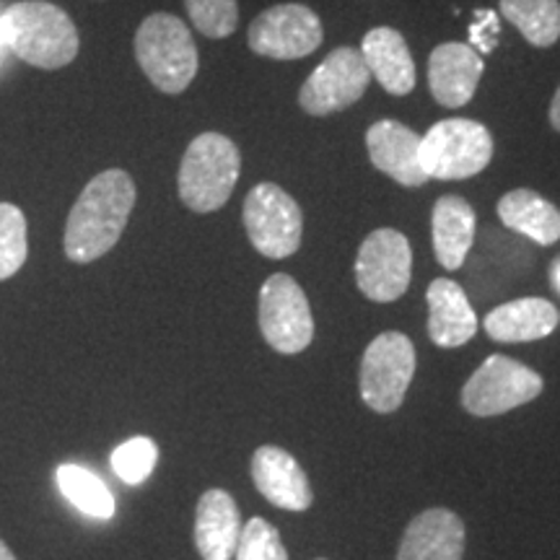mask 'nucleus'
I'll return each instance as SVG.
<instances>
[{
    "label": "nucleus",
    "mask_w": 560,
    "mask_h": 560,
    "mask_svg": "<svg viewBox=\"0 0 560 560\" xmlns=\"http://www.w3.org/2000/svg\"><path fill=\"white\" fill-rule=\"evenodd\" d=\"M136 208V182L125 170L96 174L68 213L62 249L70 262H94L120 242Z\"/></svg>",
    "instance_id": "nucleus-1"
},
{
    "label": "nucleus",
    "mask_w": 560,
    "mask_h": 560,
    "mask_svg": "<svg viewBox=\"0 0 560 560\" xmlns=\"http://www.w3.org/2000/svg\"><path fill=\"white\" fill-rule=\"evenodd\" d=\"M5 47L26 66L60 70L75 60L81 37L62 9L47 0H21L0 16Z\"/></svg>",
    "instance_id": "nucleus-2"
},
{
    "label": "nucleus",
    "mask_w": 560,
    "mask_h": 560,
    "mask_svg": "<svg viewBox=\"0 0 560 560\" xmlns=\"http://www.w3.org/2000/svg\"><path fill=\"white\" fill-rule=\"evenodd\" d=\"M242 172V153L221 132H202L182 156L177 190L192 213H215L234 195Z\"/></svg>",
    "instance_id": "nucleus-3"
},
{
    "label": "nucleus",
    "mask_w": 560,
    "mask_h": 560,
    "mask_svg": "<svg viewBox=\"0 0 560 560\" xmlns=\"http://www.w3.org/2000/svg\"><path fill=\"white\" fill-rule=\"evenodd\" d=\"M136 60L153 86L182 94L198 75V47L187 24L174 13H151L136 32Z\"/></svg>",
    "instance_id": "nucleus-4"
},
{
    "label": "nucleus",
    "mask_w": 560,
    "mask_h": 560,
    "mask_svg": "<svg viewBox=\"0 0 560 560\" xmlns=\"http://www.w3.org/2000/svg\"><path fill=\"white\" fill-rule=\"evenodd\" d=\"M493 159V138L482 122L450 117L420 138V166L429 179H470Z\"/></svg>",
    "instance_id": "nucleus-5"
},
{
    "label": "nucleus",
    "mask_w": 560,
    "mask_h": 560,
    "mask_svg": "<svg viewBox=\"0 0 560 560\" xmlns=\"http://www.w3.org/2000/svg\"><path fill=\"white\" fill-rule=\"evenodd\" d=\"M545 382L535 369L509 359L490 355L462 387V408L475 418H493L522 408L542 395Z\"/></svg>",
    "instance_id": "nucleus-6"
},
{
    "label": "nucleus",
    "mask_w": 560,
    "mask_h": 560,
    "mask_svg": "<svg viewBox=\"0 0 560 560\" xmlns=\"http://www.w3.org/2000/svg\"><path fill=\"white\" fill-rule=\"evenodd\" d=\"M416 374V346L402 332H382L369 342L361 359L359 389L374 412L400 410Z\"/></svg>",
    "instance_id": "nucleus-7"
},
{
    "label": "nucleus",
    "mask_w": 560,
    "mask_h": 560,
    "mask_svg": "<svg viewBox=\"0 0 560 560\" xmlns=\"http://www.w3.org/2000/svg\"><path fill=\"white\" fill-rule=\"evenodd\" d=\"M242 215L252 247L270 260H285L301 247L304 215L299 202L283 187L272 182L252 187Z\"/></svg>",
    "instance_id": "nucleus-8"
},
{
    "label": "nucleus",
    "mask_w": 560,
    "mask_h": 560,
    "mask_svg": "<svg viewBox=\"0 0 560 560\" xmlns=\"http://www.w3.org/2000/svg\"><path fill=\"white\" fill-rule=\"evenodd\" d=\"M260 330L272 350L296 355L314 340V317L310 299L285 272H276L260 289Z\"/></svg>",
    "instance_id": "nucleus-9"
},
{
    "label": "nucleus",
    "mask_w": 560,
    "mask_h": 560,
    "mask_svg": "<svg viewBox=\"0 0 560 560\" xmlns=\"http://www.w3.org/2000/svg\"><path fill=\"white\" fill-rule=\"evenodd\" d=\"M412 276V249L397 229H376L363 240L355 257V283L376 304H389L408 291Z\"/></svg>",
    "instance_id": "nucleus-10"
},
{
    "label": "nucleus",
    "mask_w": 560,
    "mask_h": 560,
    "mask_svg": "<svg viewBox=\"0 0 560 560\" xmlns=\"http://www.w3.org/2000/svg\"><path fill=\"white\" fill-rule=\"evenodd\" d=\"M322 21L310 5L278 3L252 19L247 30L249 50L270 60H299L322 45Z\"/></svg>",
    "instance_id": "nucleus-11"
},
{
    "label": "nucleus",
    "mask_w": 560,
    "mask_h": 560,
    "mask_svg": "<svg viewBox=\"0 0 560 560\" xmlns=\"http://www.w3.org/2000/svg\"><path fill=\"white\" fill-rule=\"evenodd\" d=\"M371 83V73L355 47H338L319 62L299 91V104L306 115L327 117L348 109L363 96Z\"/></svg>",
    "instance_id": "nucleus-12"
},
{
    "label": "nucleus",
    "mask_w": 560,
    "mask_h": 560,
    "mask_svg": "<svg viewBox=\"0 0 560 560\" xmlns=\"http://www.w3.org/2000/svg\"><path fill=\"white\" fill-rule=\"evenodd\" d=\"M486 62L470 45L444 42L429 58V86L441 107H465L478 91Z\"/></svg>",
    "instance_id": "nucleus-13"
},
{
    "label": "nucleus",
    "mask_w": 560,
    "mask_h": 560,
    "mask_svg": "<svg viewBox=\"0 0 560 560\" xmlns=\"http://www.w3.org/2000/svg\"><path fill=\"white\" fill-rule=\"evenodd\" d=\"M369 159L376 170L405 187H420L429 182L420 166V136L397 120H380L366 132Z\"/></svg>",
    "instance_id": "nucleus-14"
},
{
    "label": "nucleus",
    "mask_w": 560,
    "mask_h": 560,
    "mask_svg": "<svg viewBox=\"0 0 560 560\" xmlns=\"http://www.w3.org/2000/svg\"><path fill=\"white\" fill-rule=\"evenodd\" d=\"M252 480L272 506L285 511H306L314 493L310 478L301 470L296 457L280 446H260L252 454Z\"/></svg>",
    "instance_id": "nucleus-15"
},
{
    "label": "nucleus",
    "mask_w": 560,
    "mask_h": 560,
    "mask_svg": "<svg viewBox=\"0 0 560 560\" xmlns=\"http://www.w3.org/2000/svg\"><path fill=\"white\" fill-rule=\"evenodd\" d=\"M465 524L450 509H429L405 529L397 560H462Z\"/></svg>",
    "instance_id": "nucleus-16"
},
{
    "label": "nucleus",
    "mask_w": 560,
    "mask_h": 560,
    "mask_svg": "<svg viewBox=\"0 0 560 560\" xmlns=\"http://www.w3.org/2000/svg\"><path fill=\"white\" fill-rule=\"evenodd\" d=\"M429 301V338L439 348H462L478 332L475 314L465 289L450 278H436L425 291Z\"/></svg>",
    "instance_id": "nucleus-17"
},
{
    "label": "nucleus",
    "mask_w": 560,
    "mask_h": 560,
    "mask_svg": "<svg viewBox=\"0 0 560 560\" xmlns=\"http://www.w3.org/2000/svg\"><path fill=\"white\" fill-rule=\"evenodd\" d=\"M242 535V516L226 490L210 488L195 511V545L202 560H231Z\"/></svg>",
    "instance_id": "nucleus-18"
},
{
    "label": "nucleus",
    "mask_w": 560,
    "mask_h": 560,
    "mask_svg": "<svg viewBox=\"0 0 560 560\" xmlns=\"http://www.w3.org/2000/svg\"><path fill=\"white\" fill-rule=\"evenodd\" d=\"M361 58L371 79L392 96H405L416 89V62L405 37L392 26H376L361 42Z\"/></svg>",
    "instance_id": "nucleus-19"
},
{
    "label": "nucleus",
    "mask_w": 560,
    "mask_h": 560,
    "mask_svg": "<svg viewBox=\"0 0 560 560\" xmlns=\"http://www.w3.org/2000/svg\"><path fill=\"white\" fill-rule=\"evenodd\" d=\"M560 312L552 301L527 296L495 306L493 312H488L482 327L495 342H532L556 332Z\"/></svg>",
    "instance_id": "nucleus-20"
},
{
    "label": "nucleus",
    "mask_w": 560,
    "mask_h": 560,
    "mask_svg": "<svg viewBox=\"0 0 560 560\" xmlns=\"http://www.w3.org/2000/svg\"><path fill=\"white\" fill-rule=\"evenodd\" d=\"M433 252L441 268L462 270L475 242V210L459 195H444L433 206Z\"/></svg>",
    "instance_id": "nucleus-21"
},
{
    "label": "nucleus",
    "mask_w": 560,
    "mask_h": 560,
    "mask_svg": "<svg viewBox=\"0 0 560 560\" xmlns=\"http://www.w3.org/2000/svg\"><path fill=\"white\" fill-rule=\"evenodd\" d=\"M499 219L503 226L527 236L540 247H550L560 240V210L527 187L503 195L499 200Z\"/></svg>",
    "instance_id": "nucleus-22"
},
{
    "label": "nucleus",
    "mask_w": 560,
    "mask_h": 560,
    "mask_svg": "<svg viewBox=\"0 0 560 560\" xmlns=\"http://www.w3.org/2000/svg\"><path fill=\"white\" fill-rule=\"evenodd\" d=\"M503 19L535 47H552L560 39L558 0H501Z\"/></svg>",
    "instance_id": "nucleus-23"
},
{
    "label": "nucleus",
    "mask_w": 560,
    "mask_h": 560,
    "mask_svg": "<svg viewBox=\"0 0 560 560\" xmlns=\"http://www.w3.org/2000/svg\"><path fill=\"white\" fill-rule=\"evenodd\" d=\"M58 486L62 495L73 503L83 514L94 516V520H112L115 514V499L112 490L102 478L86 470L81 465H60L58 467Z\"/></svg>",
    "instance_id": "nucleus-24"
},
{
    "label": "nucleus",
    "mask_w": 560,
    "mask_h": 560,
    "mask_svg": "<svg viewBox=\"0 0 560 560\" xmlns=\"http://www.w3.org/2000/svg\"><path fill=\"white\" fill-rule=\"evenodd\" d=\"M26 255V215L13 202H0V280L16 276L24 268Z\"/></svg>",
    "instance_id": "nucleus-25"
},
{
    "label": "nucleus",
    "mask_w": 560,
    "mask_h": 560,
    "mask_svg": "<svg viewBox=\"0 0 560 560\" xmlns=\"http://www.w3.org/2000/svg\"><path fill=\"white\" fill-rule=\"evenodd\" d=\"M187 16L192 26L208 39H226L240 24V3L236 0H185Z\"/></svg>",
    "instance_id": "nucleus-26"
},
{
    "label": "nucleus",
    "mask_w": 560,
    "mask_h": 560,
    "mask_svg": "<svg viewBox=\"0 0 560 560\" xmlns=\"http://www.w3.org/2000/svg\"><path fill=\"white\" fill-rule=\"evenodd\" d=\"M236 560H289L280 532L262 516H252L236 542Z\"/></svg>",
    "instance_id": "nucleus-27"
},
{
    "label": "nucleus",
    "mask_w": 560,
    "mask_h": 560,
    "mask_svg": "<svg viewBox=\"0 0 560 560\" xmlns=\"http://www.w3.org/2000/svg\"><path fill=\"white\" fill-rule=\"evenodd\" d=\"M159 459V450L151 439L136 436L112 452V470L128 486H138L153 472Z\"/></svg>",
    "instance_id": "nucleus-28"
},
{
    "label": "nucleus",
    "mask_w": 560,
    "mask_h": 560,
    "mask_svg": "<svg viewBox=\"0 0 560 560\" xmlns=\"http://www.w3.org/2000/svg\"><path fill=\"white\" fill-rule=\"evenodd\" d=\"M478 21L470 26L472 50L488 55L495 47V37H499V16L493 11H478Z\"/></svg>",
    "instance_id": "nucleus-29"
},
{
    "label": "nucleus",
    "mask_w": 560,
    "mask_h": 560,
    "mask_svg": "<svg viewBox=\"0 0 560 560\" xmlns=\"http://www.w3.org/2000/svg\"><path fill=\"white\" fill-rule=\"evenodd\" d=\"M550 125L560 132V86H558L556 96H552V102H550Z\"/></svg>",
    "instance_id": "nucleus-30"
},
{
    "label": "nucleus",
    "mask_w": 560,
    "mask_h": 560,
    "mask_svg": "<svg viewBox=\"0 0 560 560\" xmlns=\"http://www.w3.org/2000/svg\"><path fill=\"white\" fill-rule=\"evenodd\" d=\"M550 278H552V285H556L558 293H560V257L556 262H552V270H550Z\"/></svg>",
    "instance_id": "nucleus-31"
},
{
    "label": "nucleus",
    "mask_w": 560,
    "mask_h": 560,
    "mask_svg": "<svg viewBox=\"0 0 560 560\" xmlns=\"http://www.w3.org/2000/svg\"><path fill=\"white\" fill-rule=\"evenodd\" d=\"M0 560H16V556H13L11 548L3 540H0Z\"/></svg>",
    "instance_id": "nucleus-32"
},
{
    "label": "nucleus",
    "mask_w": 560,
    "mask_h": 560,
    "mask_svg": "<svg viewBox=\"0 0 560 560\" xmlns=\"http://www.w3.org/2000/svg\"><path fill=\"white\" fill-rule=\"evenodd\" d=\"M5 52H9V47H5V39H3V30H0V66H3V60H5Z\"/></svg>",
    "instance_id": "nucleus-33"
},
{
    "label": "nucleus",
    "mask_w": 560,
    "mask_h": 560,
    "mask_svg": "<svg viewBox=\"0 0 560 560\" xmlns=\"http://www.w3.org/2000/svg\"><path fill=\"white\" fill-rule=\"evenodd\" d=\"M317 560H327V558H317Z\"/></svg>",
    "instance_id": "nucleus-34"
}]
</instances>
